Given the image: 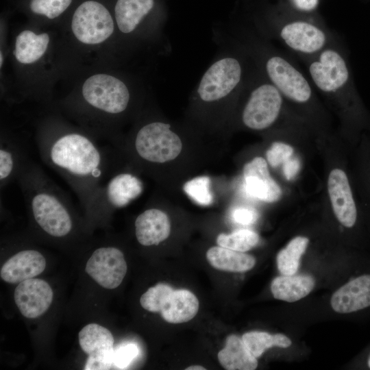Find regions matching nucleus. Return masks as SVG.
<instances>
[{
  "instance_id": "obj_1",
  "label": "nucleus",
  "mask_w": 370,
  "mask_h": 370,
  "mask_svg": "<svg viewBox=\"0 0 370 370\" xmlns=\"http://www.w3.org/2000/svg\"><path fill=\"white\" fill-rule=\"evenodd\" d=\"M92 134L49 120L36 136L42 160L66 181L86 209L110 173L108 149Z\"/></svg>"
},
{
  "instance_id": "obj_2",
  "label": "nucleus",
  "mask_w": 370,
  "mask_h": 370,
  "mask_svg": "<svg viewBox=\"0 0 370 370\" xmlns=\"http://www.w3.org/2000/svg\"><path fill=\"white\" fill-rule=\"evenodd\" d=\"M36 224L47 235L64 238L73 228L71 200L40 166L28 161L16 178Z\"/></svg>"
},
{
  "instance_id": "obj_3",
  "label": "nucleus",
  "mask_w": 370,
  "mask_h": 370,
  "mask_svg": "<svg viewBox=\"0 0 370 370\" xmlns=\"http://www.w3.org/2000/svg\"><path fill=\"white\" fill-rule=\"evenodd\" d=\"M312 57L308 66L311 82L324 95L340 96L354 137L364 129L370 130V114L358 93L344 53L328 46Z\"/></svg>"
},
{
  "instance_id": "obj_4",
  "label": "nucleus",
  "mask_w": 370,
  "mask_h": 370,
  "mask_svg": "<svg viewBox=\"0 0 370 370\" xmlns=\"http://www.w3.org/2000/svg\"><path fill=\"white\" fill-rule=\"evenodd\" d=\"M82 110L97 120L100 134L101 121H106L124 113L129 107L131 95L126 84L121 79L107 73H97L88 77L81 90Z\"/></svg>"
},
{
  "instance_id": "obj_5",
  "label": "nucleus",
  "mask_w": 370,
  "mask_h": 370,
  "mask_svg": "<svg viewBox=\"0 0 370 370\" xmlns=\"http://www.w3.org/2000/svg\"><path fill=\"white\" fill-rule=\"evenodd\" d=\"M134 149L140 159L149 163H164L176 158L182 149L179 136L168 123L152 121L143 125L134 139Z\"/></svg>"
},
{
  "instance_id": "obj_6",
  "label": "nucleus",
  "mask_w": 370,
  "mask_h": 370,
  "mask_svg": "<svg viewBox=\"0 0 370 370\" xmlns=\"http://www.w3.org/2000/svg\"><path fill=\"white\" fill-rule=\"evenodd\" d=\"M267 79L284 99L297 104L308 103L313 98L310 81L294 64L284 56L271 53L264 62Z\"/></svg>"
},
{
  "instance_id": "obj_7",
  "label": "nucleus",
  "mask_w": 370,
  "mask_h": 370,
  "mask_svg": "<svg viewBox=\"0 0 370 370\" xmlns=\"http://www.w3.org/2000/svg\"><path fill=\"white\" fill-rule=\"evenodd\" d=\"M71 27L75 38L79 42L97 45L112 35L114 23L103 4L95 0H86L75 10Z\"/></svg>"
},
{
  "instance_id": "obj_8",
  "label": "nucleus",
  "mask_w": 370,
  "mask_h": 370,
  "mask_svg": "<svg viewBox=\"0 0 370 370\" xmlns=\"http://www.w3.org/2000/svg\"><path fill=\"white\" fill-rule=\"evenodd\" d=\"M243 66L234 56L221 58L204 73L197 93L204 102H214L225 98L240 86L243 79Z\"/></svg>"
},
{
  "instance_id": "obj_9",
  "label": "nucleus",
  "mask_w": 370,
  "mask_h": 370,
  "mask_svg": "<svg viewBox=\"0 0 370 370\" xmlns=\"http://www.w3.org/2000/svg\"><path fill=\"white\" fill-rule=\"evenodd\" d=\"M284 97L268 79L251 90L242 112V121L249 129L262 130L271 127L279 118Z\"/></svg>"
},
{
  "instance_id": "obj_10",
  "label": "nucleus",
  "mask_w": 370,
  "mask_h": 370,
  "mask_svg": "<svg viewBox=\"0 0 370 370\" xmlns=\"http://www.w3.org/2000/svg\"><path fill=\"white\" fill-rule=\"evenodd\" d=\"M143 190V182L136 175L127 172L110 173L86 210L108 212L123 208L138 197Z\"/></svg>"
},
{
  "instance_id": "obj_11",
  "label": "nucleus",
  "mask_w": 370,
  "mask_h": 370,
  "mask_svg": "<svg viewBox=\"0 0 370 370\" xmlns=\"http://www.w3.org/2000/svg\"><path fill=\"white\" fill-rule=\"evenodd\" d=\"M280 40L292 51L306 56H314L328 47L329 38L318 25L303 19H295L282 24L278 33Z\"/></svg>"
},
{
  "instance_id": "obj_12",
  "label": "nucleus",
  "mask_w": 370,
  "mask_h": 370,
  "mask_svg": "<svg viewBox=\"0 0 370 370\" xmlns=\"http://www.w3.org/2000/svg\"><path fill=\"white\" fill-rule=\"evenodd\" d=\"M327 184L332 208L337 220L347 229L356 227L360 212L346 171L341 168L332 169Z\"/></svg>"
},
{
  "instance_id": "obj_13",
  "label": "nucleus",
  "mask_w": 370,
  "mask_h": 370,
  "mask_svg": "<svg viewBox=\"0 0 370 370\" xmlns=\"http://www.w3.org/2000/svg\"><path fill=\"white\" fill-rule=\"evenodd\" d=\"M127 269L123 252L114 247L97 249L88 260L85 268L96 282L107 289L116 288L121 284Z\"/></svg>"
},
{
  "instance_id": "obj_14",
  "label": "nucleus",
  "mask_w": 370,
  "mask_h": 370,
  "mask_svg": "<svg viewBox=\"0 0 370 370\" xmlns=\"http://www.w3.org/2000/svg\"><path fill=\"white\" fill-rule=\"evenodd\" d=\"M79 343L88 355L85 370H105L113 364L114 338L106 328L97 323L84 326L79 332Z\"/></svg>"
},
{
  "instance_id": "obj_15",
  "label": "nucleus",
  "mask_w": 370,
  "mask_h": 370,
  "mask_svg": "<svg viewBox=\"0 0 370 370\" xmlns=\"http://www.w3.org/2000/svg\"><path fill=\"white\" fill-rule=\"evenodd\" d=\"M243 180L247 193L262 201L273 203L282 195V188L271 176L264 158L256 157L244 166Z\"/></svg>"
},
{
  "instance_id": "obj_16",
  "label": "nucleus",
  "mask_w": 370,
  "mask_h": 370,
  "mask_svg": "<svg viewBox=\"0 0 370 370\" xmlns=\"http://www.w3.org/2000/svg\"><path fill=\"white\" fill-rule=\"evenodd\" d=\"M53 291L49 284L40 279H28L16 287L14 301L21 314L34 319L44 314L53 300Z\"/></svg>"
},
{
  "instance_id": "obj_17",
  "label": "nucleus",
  "mask_w": 370,
  "mask_h": 370,
  "mask_svg": "<svg viewBox=\"0 0 370 370\" xmlns=\"http://www.w3.org/2000/svg\"><path fill=\"white\" fill-rule=\"evenodd\" d=\"M46 260L41 253L33 249L23 250L10 258L1 267V279L10 284H19L43 272Z\"/></svg>"
},
{
  "instance_id": "obj_18",
  "label": "nucleus",
  "mask_w": 370,
  "mask_h": 370,
  "mask_svg": "<svg viewBox=\"0 0 370 370\" xmlns=\"http://www.w3.org/2000/svg\"><path fill=\"white\" fill-rule=\"evenodd\" d=\"M135 235L143 246L158 245L166 240L171 232L167 214L158 208H149L140 213L134 223Z\"/></svg>"
},
{
  "instance_id": "obj_19",
  "label": "nucleus",
  "mask_w": 370,
  "mask_h": 370,
  "mask_svg": "<svg viewBox=\"0 0 370 370\" xmlns=\"http://www.w3.org/2000/svg\"><path fill=\"white\" fill-rule=\"evenodd\" d=\"M199 306L197 297L190 291L173 290L164 301L160 314L169 323H185L197 314Z\"/></svg>"
},
{
  "instance_id": "obj_20",
  "label": "nucleus",
  "mask_w": 370,
  "mask_h": 370,
  "mask_svg": "<svg viewBox=\"0 0 370 370\" xmlns=\"http://www.w3.org/2000/svg\"><path fill=\"white\" fill-rule=\"evenodd\" d=\"M314 284V278L309 275H282L272 280L271 291L274 298L294 302L307 296Z\"/></svg>"
},
{
  "instance_id": "obj_21",
  "label": "nucleus",
  "mask_w": 370,
  "mask_h": 370,
  "mask_svg": "<svg viewBox=\"0 0 370 370\" xmlns=\"http://www.w3.org/2000/svg\"><path fill=\"white\" fill-rule=\"evenodd\" d=\"M49 42L47 33L36 34L32 30H23L15 39L13 55L22 64H34L46 53Z\"/></svg>"
},
{
  "instance_id": "obj_22",
  "label": "nucleus",
  "mask_w": 370,
  "mask_h": 370,
  "mask_svg": "<svg viewBox=\"0 0 370 370\" xmlns=\"http://www.w3.org/2000/svg\"><path fill=\"white\" fill-rule=\"evenodd\" d=\"M153 5L154 0H117L114 18L120 32L125 34L134 32Z\"/></svg>"
},
{
  "instance_id": "obj_23",
  "label": "nucleus",
  "mask_w": 370,
  "mask_h": 370,
  "mask_svg": "<svg viewBox=\"0 0 370 370\" xmlns=\"http://www.w3.org/2000/svg\"><path fill=\"white\" fill-rule=\"evenodd\" d=\"M29 160L25 156L22 145L16 141L1 136L0 144V184L7 185L17 178Z\"/></svg>"
},
{
  "instance_id": "obj_24",
  "label": "nucleus",
  "mask_w": 370,
  "mask_h": 370,
  "mask_svg": "<svg viewBox=\"0 0 370 370\" xmlns=\"http://www.w3.org/2000/svg\"><path fill=\"white\" fill-rule=\"evenodd\" d=\"M217 357L227 370H254L258 367L257 358L249 352L242 338L234 334L227 336L225 347Z\"/></svg>"
},
{
  "instance_id": "obj_25",
  "label": "nucleus",
  "mask_w": 370,
  "mask_h": 370,
  "mask_svg": "<svg viewBox=\"0 0 370 370\" xmlns=\"http://www.w3.org/2000/svg\"><path fill=\"white\" fill-rule=\"evenodd\" d=\"M206 258L214 268L230 272H245L256 264L253 256L221 246L210 247L206 252Z\"/></svg>"
},
{
  "instance_id": "obj_26",
  "label": "nucleus",
  "mask_w": 370,
  "mask_h": 370,
  "mask_svg": "<svg viewBox=\"0 0 370 370\" xmlns=\"http://www.w3.org/2000/svg\"><path fill=\"white\" fill-rule=\"evenodd\" d=\"M309 243L307 237L297 236L291 239L277 255L276 262L282 275H294L299 269L300 260Z\"/></svg>"
},
{
  "instance_id": "obj_27",
  "label": "nucleus",
  "mask_w": 370,
  "mask_h": 370,
  "mask_svg": "<svg viewBox=\"0 0 370 370\" xmlns=\"http://www.w3.org/2000/svg\"><path fill=\"white\" fill-rule=\"evenodd\" d=\"M242 339L251 354L259 358L266 349L272 347L286 348L291 345V339L283 334H271L265 332L252 331L245 333Z\"/></svg>"
},
{
  "instance_id": "obj_28",
  "label": "nucleus",
  "mask_w": 370,
  "mask_h": 370,
  "mask_svg": "<svg viewBox=\"0 0 370 370\" xmlns=\"http://www.w3.org/2000/svg\"><path fill=\"white\" fill-rule=\"evenodd\" d=\"M258 234L253 230L242 229L230 234H220L217 238L219 246L237 251L245 252L257 245Z\"/></svg>"
},
{
  "instance_id": "obj_29",
  "label": "nucleus",
  "mask_w": 370,
  "mask_h": 370,
  "mask_svg": "<svg viewBox=\"0 0 370 370\" xmlns=\"http://www.w3.org/2000/svg\"><path fill=\"white\" fill-rule=\"evenodd\" d=\"M358 178L365 203L370 210V142L366 137L359 151Z\"/></svg>"
},
{
  "instance_id": "obj_30",
  "label": "nucleus",
  "mask_w": 370,
  "mask_h": 370,
  "mask_svg": "<svg viewBox=\"0 0 370 370\" xmlns=\"http://www.w3.org/2000/svg\"><path fill=\"white\" fill-rule=\"evenodd\" d=\"M183 189L192 200L199 205L208 206L213 201L210 178L208 176H199L187 181Z\"/></svg>"
},
{
  "instance_id": "obj_31",
  "label": "nucleus",
  "mask_w": 370,
  "mask_h": 370,
  "mask_svg": "<svg viewBox=\"0 0 370 370\" xmlns=\"http://www.w3.org/2000/svg\"><path fill=\"white\" fill-rule=\"evenodd\" d=\"M173 291L168 284H158L142 295L140 299V305L149 312H160L164 301Z\"/></svg>"
},
{
  "instance_id": "obj_32",
  "label": "nucleus",
  "mask_w": 370,
  "mask_h": 370,
  "mask_svg": "<svg viewBox=\"0 0 370 370\" xmlns=\"http://www.w3.org/2000/svg\"><path fill=\"white\" fill-rule=\"evenodd\" d=\"M73 0H30L29 9L35 14L54 19L63 14Z\"/></svg>"
},
{
  "instance_id": "obj_33",
  "label": "nucleus",
  "mask_w": 370,
  "mask_h": 370,
  "mask_svg": "<svg viewBox=\"0 0 370 370\" xmlns=\"http://www.w3.org/2000/svg\"><path fill=\"white\" fill-rule=\"evenodd\" d=\"M294 153L293 147L286 143L274 142L266 152L267 162L272 167L283 164Z\"/></svg>"
},
{
  "instance_id": "obj_34",
  "label": "nucleus",
  "mask_w": 370,
  "mask_h": 370,
  "mask_svg": "<svg viewBox=\"0 0 370 370\" xmlns=\"http://www.w3.org/2000/svg\"><path fill=\"white\" fill-rule=\"evenodd\" d=\"M139 355L138 346L132 343H123L114 349L113 364L123 369L127 367Z\"/></svg>"
},
{
  "instance_id": "obj_35",
  "label": "nucleus",
  "mask_w": 370,
  "mask_h": 370,
  "mask_svg": "<svg viewBox=\"0 0 370 370\" xmlns=\"http://www.w3.org/2000/svg\"><path fill=\"white\" fill-rule=\"evenodd\" d=\"M232 218L236 223L247 225L256 221L258 213L252 208L239 207L232 212Z\"/></svg>"
},
{
  "instance_id": "obj_36",
  "label": "nucleus",
  "mask_w": 370,
  "mask_h": 370,
  "mask_svg": "<svg viewBox=\"0 0 370 370\" xmlns=\"http://www.w3.org/2000/svg\"><path fill=\"white\" fill-rule=\"evenodd\" d=\"M283 172L286 180H292L300 169V162L297 158H291L283 164Z\"/></svg>"
},
{
  "instance_id": "obj_37",
  "label": "nucleus",
  "mask_w": 370,
  "mask_h": 370,
  "mask_svg": "<svg viewBox=\"0 0 370 370\" xmlns=\"http://www.w3.org/2000/svg\"><path fill=\"white\" fill-rule=\"evenodd\" d=\"M291 2L298 10L309 12L317 8L319 0H291Z\"/></svg>"
},
{
  "instance_id": "obj_38",
  "label": "nucleus",
  "mask_w": 370,
  "mask_h": 370,
  "mask_svg": "<svg viewBox=\"0 0 370 370\" xmlns=\"http://www.w3.org/2000/svg\"><path fill=\"white\" fill-rule=\"evenodd\" d=\"M186 370H206V368L200 365H192L187 367Z\"/></svg>"
},
{
  "instance_id": "obj_39",
  "label": "nucleus",
  "mask_w": 370,
  "mask_h": 370,
  "mask_svg": "<svg viewBox=\"0 0 370 370\" xmlns=\"http://www.w3.org/2000/svg\"><path fill=\"white\" fill-rule=\"evenodd\" d=\"M366 365L367 367L370 369V351L366 358Z\"/></svg>"
},
{
  "instance_id": "obj_40",
  "label": "nucleus",
  "mask_w": 370,
  "mask_h": 370,
  "mask_svg": "<svg viewBox=\"0 0 370 370\" xmlns=\"http://www.w3.org/2000/svg\"><path fill=\"white\" fill-rule=\"evenodd\" d=\"M0 60H1L0 64H1V66L2 64H3V57L2 56V52H1V53H0Z\"/></svg>"
}]
</instances>
